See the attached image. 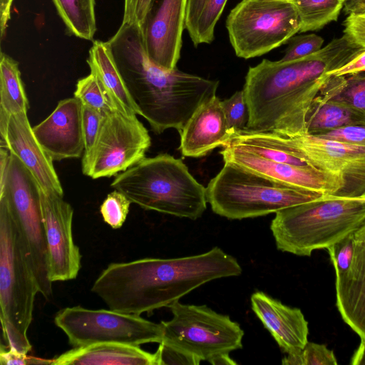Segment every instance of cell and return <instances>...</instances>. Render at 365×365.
Instances as JSON below:
<instances>
[{"label":"cell","instance_id":"obj_1","mask_svg":"<svg viewBox=\"0 0 365 365\" xmlns=\"http://www.w3.org/2000/svg\"><path fill=\"white\" fill-rule=\"evenodd\" d=\"M364 50L344 34L305 57L263 59L250 67L242 89L250 111L247 128L286 136L308 133V118L327 93V73Z\"/></svg>","mask_w":365,"mask_h":365},{"label":"cell","instance_id":"obj_2","mask_svg":"<svg viewBox=\"0 0 365 365\" xmlns=\"http://www.w3.org/2000/svg\"><path fill=\"white\" fill-rule=\"evenodd\" d=\"M242 272L234 257L215 247L187 257L111 263L96 278L91 291L111 310L140 315L168 307L208 282Z\"/></svg>","mask_w":365,"mask_h":365},{"label":"cell","instance_id":"obj_3","mask_svg":"<svg viewBox=\"0 0 365 365\" xmlns=\"http://www.w3.org/2000/svg\"><path fill=\"white\" fill-rule=\"evenodd\" d=\"M108 42L139 115L156 134L169 128L180 133L195 110L216 95L218 81L155 64L140 24L122 23Z\"/></svg>","mask_w":365,"mask_h":365},{"label":"cell","instance_id":"obj_4","mask_svg":"<svg viewBox=\"0 0 365 365\" xmlns=\"http://www.w3.org/2000/svg\"><path fill=\"white\" fill-rule=\"evenodd\" d=\"M270 230L277 248L310 256L354 233L365 221V197L323 195L275 213Z\"/></svg>","mask_w":365,"mask_h":365},{"label":"cell","instance_id":"obj_5","mask_svg":"<svg viewBox=\"0 0 365 365\" xmlns=\"http://www.w3.org/2000/svg\"><path fill=\"white\" fill-rule=\"evenodd\" d=\"M140 207L197 220L207 208L206 187L180 159L168 153L144 158L110 184Z\"/></svg>","mask_w":365,"mask_h":365},{"label":"cell","instance_id":"obj_6","mask_svg":"<svg viewBox=\"0 0 365 365\" xmlns=\"http://www.w3.org/2000/svg\"><path fill=\"white\" fill-rule=\"evenodd\" d=\"M38 286L27 258L16 221L0 197V319L9 348L27 354V331L33 319Z\"/></svg>","mask_w":365,"mask_h":365},{"label":"cell","instance_id":"obj_7","mask_svg":"<svg viewBox=\"0 0 365 365\" xmlns=\"http://www.w3.org/2000/svg\"><path fill=\"white\" fill-rule=\"evenodd\" d=\"M206 195L215 214L230 220H242L276 213L318 199L324 194L291 187L225 162L209 182Z\"/></svg>","mask_w":365,"mask_h":365},{"label":"cell","instance_id":"obj_8","mask_svg":"<svg viewBox=\"0 0 365 365\" xmlns=\"http://www.w3.org/2000/svg\"><path fill=\"white\" fill-rule=\"evenodd\" d=\"M300 25L296 8L289 0H242L226 20L235 53L245 59L287 43L299 32Z\"/></svg>","mask_w":365,"mask_h":365},{"label":"cell","instance_id":"obj_9","mask_svg":"<svg viewBox=\"0 0 365 365\" xmlns=\"http://www.w3.org/2000/svg\"><path fill=\"white\" fill-rule=\"evenodd\" d=\"M0 197L7 201L18 225L25 252L36 277L39 292L52 295L48 277V253L43 224L40 187L31 172L10 153L6 177L0 182Z\"/></svg>","mask_w":365,"mask_h":365},{"label":"cell","instance_id":"obj_10","mask_svg":"<svg viewBox=\"0 0 365 365\" xmlns=\"http://www.w3.org/2000/svg\"><path fill=\"white\" fill-rule=\"evenodd\" d=\"M168 308L173 318L160 322L161 342L200 361L242 348L244 331L228 315L219 314L206 305L183 304L179 300Z\"/></svg>","mask_w":365,"mask_h":365},{"label":"cell","instance_id":"obj_11","mask_svg":"<svg viewBox=\"0 0 365 365\" xmlns=\"http://www.w3.org/2000/svg\"><path fill=\"white\" fill-rule=\"evenodd\" d=\"M54 323L73 348L106 343L140 346L163 340L160 323L110 309L66 307L57 312Z\"/></svg>","mask_w":365,"mask_h":365},{"label":"cell","instance_id":"obj_12","mask_svg":"<svg viewBox=\"0 0 365 365\" xmlns=\"http://www.w3.org/2000/svg\"><path fill=\"white\" fill-rule=\"evenodd\" d=\"M151 145L148 130L138 119L116 109L103 114L96 143L82 158V172L91 178H110L143 160Z\"/></svg>","mask_w":365,"mask_h":365},{"label":"cell","instance_id":"obj_13","mask_svg":"<svg viewBox=\"0 0 365 365\" xmlns=\"http://www.w3.org/2000/svg\"><path fill=\"white\" fill-rule=\"evenodd\" d=\"M292 151L307 165L336 178L339 196L365 195V147L303 133L287 136Z\"/></svg>","mask_w":365,"mask_h":365},{"label":"cell","instance_id":"obj_14","mask_svg":"<svg viewBox=\"0 0 365 365\" xmlns=\"http://www.w3.org/2000/svg\"><path fill=\"white\" fill-rule=\"evenodd\" d=\"M63 196L40 188L41 210L48 253L51 282L76 278L81 267V255L75 244L72 222L73 209Z\"/></svg>","mask_w":365,"mask_h":365},{"label":"cell","instance_id":"obj_15","mask_svg":"<svg viewBox=\"0 0 365 365\" xmlns=\"http://www.w3.org/2000/svg\"><path fill=\"white\" fill-rule=\"evenodd\" d=\"M0 147L21 160L43 191L63 196L53 160L37 140L26 113L9 114L0 109Z\"/></svg>","mask_w":365,"mask_h":365},{"label":"cell","instance_id":"obj_16","mask_svg":"<svg viewBox=\"0 0 365 365\" xmlns=\"http://www.w3.org/2000/svg\"><path fill=\"white\" fill-rule=\"evenodd\" d=\"M222 148L220 154L224 163H234L287 185L334 195L342 189L341 182L336 178L309 165L297 166L274 162L229 144Z\"/></svg>","mask_w":365,"mask_h":365},{"label":"cell","instance_id":"obj_17","mask_svg":"<svg viewBox=\"0 0 365 365\" xmlns=\"http://www.w3.org/2000/svg\"><path fill=\"white\" fill-rule=\"evenodd\" d=\"M187 0H162L142 26L145 48L158 66L172 70L180 56Z\"/></svg>","mask_w":365,"mask_h":365},{"label":"cell","instance_id":"obj_18","mask_svg":"<svg viewBox=\"0 0 365 365\" xmlns=\"http://www.w3.org/2000/svg\"><path fill=\"white\" fill-rule=\"evenodd\" d=\"M33 131L53 161L79 158L85 150L81 102L75 97L60 101Z\"/></svg>","mask_w":365,"mask_h":365},{"label":"cell","instance_id":"obj_19","mask_svg":"<svg viewBox=\"0 0 365 365\" xmlns=\"http://www.w3.org/2000/svg\"><path fill=\"white\" fill-rule=\"evenodd\" d=\"M252 309L279 347L287 354H297L308 342V322L302 311L283 304L262 292L250 297Z\"/></svg>","mask_w":365,"mask_h":365},{"label":"cell","instance_id":"obj_20","mask_svg":"<svg viewBox=\"0 0 365 365\" xmlns=\"http://www.w3.org/2000/svg\"><path fill=\"white\" fill-rule=\"evenodd\" d=\"M180 134L179 150L185 157L200 158L225 145L230 130L222 101L215 95L202 103L189 119Z\"/></svg>","mask_w":365,"mask_h":365},{"label":"cell","instance_id":"obj_21","mask_svg":"<svg viewBox=\"0 0 365 365\" xmlns=\"http://www.w3.org/2000/svg\"><path fill=\"white\" fill-rule=\"evenodd\" d=\"M335 288L342 319L365 340V245L355 242L351 265L336 276Z\"/></svg>","mask_w":365,"mask_h":365},{"label":"cell","instance_id":"obj_22","mask_svg":"<svg viewBox=\"0 0 365 365\" xmlns=\"http://www.w3.org/2000/svg\"><path fill=\"white\" fill-rule=\"evenodd\" d=\"M54 365H158L156 353L140 346L123 344H97L73 348L54 358Z\"/></svg>","mask_w":365,"mask_h":365},{"label":"cell","instance_id":"obj_23","mask_svg":"<svg viewBox=\"0 0 365 365\" xmlns=\"http://www.w3.org/2000/svg\"><path fill=\"white\" fill-rule=\"evenodd\" d=\"M87 63L91 73L96 75L103 84L115 109L130 115H139L108 41H93Z\"/></svg>","mask_w":365,"mask_h":365},{"label":"cell","instance_id":"obj_24","mask_svg":"<svg viewBox=\"0 0 365 365\" xmlns=\"http://www.w3.org/2000/svg\"><path fill=\"white\" fill-rule=\"evenodd\" d=\"M227 0H187L185 28L195 45L210 43Z\"/></svg>","mask_w":365,"mask_h":365},{"label":"cell","instance_id":"obj_25","mask_svg":"<svg viewBox=\"0 0 365 365\" xmlns=\"http://www.w3.org/2000/svg\"><path fill=\"white\" fill-rule=\"evenodd\" d=\"M365 126V113L349 104L331 98L315 110L307 120V132L319 135L345 126Z\"/></svg>","mask_w":365,"mask_h":365},{"label":"cell","instance_id":"obj_26","mask_svg":"<svg viewBox=\"0 0 365 365\" xmlns=\"http://www.w3.org/2000/svg\"><path fill=\"white\" fill-rule=\"evenodd\" d=\"M29 100L19 63L4 52L0 56V109L9 114L28 113Z\"/></svg>","mask_w":365,"mask_h":365},{"label":"cell","instance_id":"obj_27","mask_svg":"<svg viewBox=\"0 0 365 365\" xmlns=\"http://www.w3.org/2000/svg\"><path fill=\"white\" fill-rule=\"evenodd\" d=\"M68 30L91 41L96 31L95 0H52Z\"/></svg>","mask_w":365,"mask_h":365},{"label":"cell","instance_id":"obj_28","mask_svg":"<svg viewBox=\"0 0 365 365\" xmlns=\"http://www.w3.org/2000/svg\"><path fill=\"white\" fill-rule=\"evenodd\" d=\"M298 13L300 33L322 29L336 21L344 9L345 0H289Z\"/></svg>","mask_w":365,"mask_h":365},{"label":"cell","instance_id":"obj_29","mask_svg":"<svg viewBox=\"0 0 365 365\" xmlns=\"http://www.w3.org/2000/svg\"><path fill=\"white\" fill-rule=\"evenodd\" d=\"M74 97L78 98L82 105L103 114L115 109L103 84L92 73L78 81Z\"/></svg>","mask_w":365,"mask_h":365},{"label":"cell","instance_id":"obj_30","mask_svg":"<svg viewBox=\"0 0 365 365\" xmlns=\"http://www.w3.org/2000/svg\"><path fill=\"white\" fill-rule=\"evenodd\" d=\"M283 365H336V358L332 350L324 344L307 342L297 354H287L282 360Z\"/></svg>","mask_w":365,"mask_h":365},{"label":"cell","instance_id":"obj_31","mask_svg":"<svg viewBox=\"0 0 365 365\" xmlns=\"http://www.w3.org/2000/svg\"><path fill=\"white\" fill-rule=\"evenodd\" d=\"M131 201L121 192H110L100 207V212L106 223L113 229H118L125 222Z\"/></svg>","mask_w":365,"mask_h":365},{"label":"cell","instance_id":"obj_32","mask_svg":"<svg viewBox=\"0 0 365 365\" xmlns=\"http://www.w3.org/2000/svg\"><path fill=\"white\" fill-rule=\"evenodd\" d=\"M222 105L232 135L247 128L250 111L243 90L235 92L231 97L222 101Z\"/></svg>","mask_w":365,"mask_h":365},{"label":"cell","instance_id":"obj_33","mask_svg":"<svg viewBox=\"0 0 365 365\" xmlns=\"http://www.w3.org/2000/svg\"><path fill=\"white\" fill-rule=\"evenodd\" d=\"M333 98L365 113V72L344 76L339 92Z\"/></svg>","mask_w":365,"mask_h":365},{"label":"cell","instance_id":"obj_34","mask_svg":"<svg viewBox=\"0 0 365 365\" xmlns=\"http://www.w3.org/2000/svg\"><path fill=\"white\" fill-rule=\"evenodd\" d=\"M287 43L281 61H292L316 53L322 48L324 39L320 36L309 34L294 36Z\"/></svg>","mask_w":365,"mask_h":365},{"label":"cell","instance_id":"obj_35","mask_svg":"<svg viewBox=\"0 0 365 365\" xmlns=\"http://www.w3.org/2000/svg\"><path fill=\"white\" fill-rule=\"evenodd\" d=\"M354 233L329 247L327 250L335 269L336 276L349 268L354 252Z\"/></svg>","mask_w":365,"mask_h":365},{"label":"cell","instance_id":"obj_36","mask_svg":"<svg viewBox=\"0 0 365 365\" xmlns=\"http://www.w3.org/2000/svg\"><path fill=\"white\" fill-rule=\"evenodd\" d=\"M103 114L96 110L82 105V126L84 140V153L88 155L92 150L99 130Z\"/></svg>","mask_w":365,"mask_h":365},{"label":"cell","instance_id":"obj_37","mask_svg":"<svg viewBox=\"0 0 365 365\" xmlns=\"http://www.w3.org/2000/svg\"><path fill=\"white\" fill-rule=\"evenodd\" d=\"M343 25L344 34L356 44L365 48V4L349 14Z\"/></svg>","mask_w":365,"mask_h":365},{"label":"cell","instance_id":"obj_38","mask_svg":"<svg viewBox=\"0 0 365 365\" xmlns=\"http://www.w3.org/2000/svg\"><path fill=\"white\" fill-rule=\"evenodd\" d=\"M155 0H124L122 23L143 26L153 8Z\"/></svg>","mask_w":365,"mask_h":365},{"label":"cell","instance_id":"obj_39","mask_svg":"<svg viewBox=\"0 0 365 365\" xmlns=\"http://www.w3.org/2000/svg\"><path fill=\"white\" fill-rule=\"evenodd\" d=\"M321 138L365 147V126L350 125L323 133Z\"/></svg>","mask_w":365,"mask_h":365},{"label":"cell","instance_id":"obj_40","mask_svg":"<svg viewBox=\"0 0 365 365\" xmlns=\"http://www.w3.org/2000/svg\"><path fill=\"white\" fill-rule=\"evenodd\" d=\"M155 353L158 365H198L201 361L199 359L163 342L159 344Z\"/></svg>","mask_w":365,"mask_h":365},{"label":"cell","instance_id":"obj_41","mask_svg":"<svg viewBox=\"0 0 365 365\" xmlns=\"http://www.w3.org/2000/svg\"><path fill=\"white\" fill-rule=\"evenodd\" d=\"M0 363L1 365H26L46 364L47 361L28 357L27 354L21 353L14 349L9 348L6 344L4 345L1 344L0 347Z\"/></svg>","mask_w":365,"mask_h":365},{"label":"cell","instance_id":"obj_42","mask_svg":"<svg viewBox=\"0 0 365 365\" xmlns=\"http://www.w3.org/2000/svg\"><path fill=\"white\" fill-rule=\"evenodd\" d=\"M363 72H365V50L344 66L327 74L334 76H347Z\"/></svg>","mask_w":365,"mask_h":365},{"label":"cell","instance_id":"obj_43","mask_svg":"<svg viewBox=\"0 0 365 365\" xmlns=\"http://www.w3.org/2000/svg\"><path fill=\"white\" fill-rule=\"evenodd\" d=\"M13 1L14 0H0V36L1 38L6 36Z\"/></svg>","mask_w":365,"mask_h":365},{"label":"cell","instance_id":"obj_44","mask_svg":"<svg viewBox=\"0 0 365 365\" xmlns=\"http://www.w3.org/2000/svg\"><path fill=\"white\" fill-rule=\"evenodd\" d=\"M352 365H365V340L361 339V343L351 359Z\"/></svg>","mask_w":365,"mask_h":365},{"label":"cell","instance_id":"obj_45","mask_svg":"<svg viewBox=\"0 0 365 365\" xmlns=\"http://www.w3.org/2000/svg\"><path fill=\"white\" fill-rule=\"evenodd\" d=\"M214 365H235L237 363L229 356V354H221L211 358L207 361Z\"/></svg>","mask_w":365,"mask_h":365},{"label":"cell","instance_id":"obj_46","mask_svg":"<svg viewBox=\"0 0 365 365\" xmlns=\"http://www.w3.org/2000/svg\"><path fill=\"white\" fill-rule=\"evenodd\" d=\"M365 4V0H345L344 11L349 15L355 12Z\"/></svg>","mask_w":365,"mask_h":365},{"label":"cell","instance_id":"obj_47","mask_svg":"<svg viewBox=\"0 0 365 365\" xmlns=\"http://www.w3.org/2000/svg\"><path fill=\"white\" fill-rule=\"evenodd\" d=\"M354 237L355 242L365 245V221L354 233Z\"/></svg>","mask_w":365,"mask_h":365},{"label":"cell","instance_id":"obj_48","mask_svg":"<svg viewBox=\"0 0 365 365\" xmlns=\"http://www.w3.org/2000/svg\"><path fill=\"white\" fill-rule=\"evenodd\" d=\"M363 196H364V197H365V195H364Z\"/></svg>","mask_w":365,"mask_h":365}]
</instances>
